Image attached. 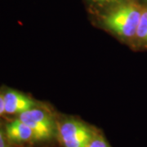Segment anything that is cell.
I'll return each instance as SVG.
<instances>
[{
  "label": "cell",
  "instance_id": "8992f818",
  "mask_svg": "<svg viewBox=\"0 0 147 147\" xmlns=\"http://www.w3.org/2000/svg\"><path fill=\"white\" fill-rule=\"evenodd\" d=\"M126 1L128 0H85L90 9L98 14Z\"/></svg>",
  "mask_w": 147,
  "mask_h": 147
},
{
  "label": "cell",
  "instance_id": "277c9868",
  "mask_svg": "<svg viewBox=\"0 0 147 147\" xmlns=\"http://www.w3.org/2000/svg\"><path fill=\"white\" fill-rule=\"evenodd\" d=\"M3 96L5 113L9 115H20L22 112L35 107V103L30 97L19 92L8 90Z\"/></svg>",
  "mask_w": 147,
  "mask_h": 147
},
{
  "label": "cell",
  "instance_id": "30bf717a",
  "mask_svg": "<svg viewBox=\"0 0 147 147\" xmlns=\"http://www.w3.org/2000/svg\"><path fill=\"white\" fill-rule=\"evenodd\" d=\"M3 113H5V109H4V101H3V95H0V116L2 115Z\"/></svg>",
  "mask_w": 147,
  "mask_h": 147
},
{
  "label": "cell",
  "instance_id": "52a82bcc",
  "mask_svg": "<svg viewBox=\"0 0 147 147\" xmlns=\"http://www.w3.org/2000/svg\"><path fill=\"white\" fill-rule=\"evenodd\" d=\"M136 37L142 42H147V10L142 11Z\"/></svg>",
  "mask_w": 147,
  "mask_h": 147
},
{
  "label": "cell",
  "instance_id": "9c48e42d",
  "mask_svg": "<svg viewBox=\"0 0 147 147\" xmlns=\"http://www.w3.org/2000/svg\"><path fill=\"white\" fill-rule=\"evenodd\" d=\"M0 147H7V140L3 132L0 130Z\"/></svg>",
  "mask_w": 147,
  "mask_h": 147
},
{
  "label": "cell",
  "instance_id": "7a4b0ae2",
  "mask_svg": "<svg viewBox=\"0 0 147 147\" xmlns=\"http://www.w3.org/2000/svg\"><path fill=\"white\" fill-rule=\"evenodd\" d=\"M18 119L31 128L37 141H48L57 134V125L46 110L33 107L19 115Z\"/></svg>",
  "mask_w": 147,
  "mask_h": 147
},
{
  "label": "cell",
  "instance_id": "8fae6325",
  "mask_svg": "<svg viewBox=\"0 0 147 147\" xmlns=\"http://www.w3.org/2000/svg\"><path fill=\"white\" fill-rule=\"evenodd\" d=\"M144 1H145V2H146V3H147V0H144Z\"/></svg>",
  "mask_w": 147,
  "mask_h": 147
},
{
  "label": "cell",
  "instance_id": "ba28073f",
  "mask_svg": "<svg viewBox=\"0 0 147 147\" xmlns=\"http://www.w3.org/2000/svg\"><path fill=\"white\" fill-rule=\"evenodd\" d=\"M88 147H110V145L108 144V142H106L104 137L101 135L99 134H96L92 137V139L89 142Z\"/></svg>",
  "mask_w": 147,
  "mask_h": 147
},
{
  "label": "cell",
  "instance_id": "6da1fadb",
  "mask_svg": "<svg viewBox=\"0 0 147 147\" xmlns=\"http://www.w3.org/2000/svg\"><path fill=\"white\" fill-rule=\"evenodd\" d=\"M142 13L141 7L128 0L98 15L106 29L124 38H131L136 36Z\"/></svg>",
  "mask_w": 147,
  "mask_h": 147
},
{
  "label": "cell",
  "instance_id": "5b68a950",
  "mask_svg": "<svg viewBox=\"0 0 147 147\" xmlns=\"http://www.w3.org/2000/svg\"><path fill=\"white\" fill-rule=\"evenodd\" d=\"M6 134L8 140L16 143H25L36 140L33 130L19 119L7 125Z\"/></svg>",
  "mask_w": 147,
  "mask_h": 147
},
{
  "label": "cell",
  "instance_id": "3957f363",
  "mask_svg": "<svg viewBox=\"0 0 147 147\" xmlns=\"http://www.w3.org/2000/svg\"><path fill=\"white\" fill-rule=\"evenodd\" d=\"M57 134L64 147H88L95 133L81 121L65 119L57 126Z\"/></svg>",
  "mask_w": 147,
  "mask_h": 147
}]
</instances>
